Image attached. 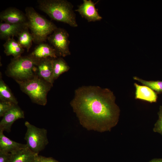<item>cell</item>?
Here are the masks:
<instances>
[{"mask_svg": "<svg viewBox=\"0 0 162 162\" xmlns=\"http://www.w3.org/2000/svg\"><path fill=\"white\" fill-rule=\"evenodd\" d=\"M113 92L97 86L76 89L70 102L80 124L88 130L110 131L118 124L120 114Z\"/></svg>", "mask_w": 162, "mask_h": 162, "instance_id": "6da1fadb", "label": "cell"}, {"mask_svg": "<svg viewBox=\"0 0 162 162\" xmlns=\"http://www.w3.org/2000/svg\"><path fill=\"white\" fill-rule=\"evenodd\" d=\"M39 9L51 19L66 23L71 27L78 26L74 6L66 0H38Z\"/></svg>", "mask_w": 162, "mask_h": 162, "instance_id": "7a4b0ae2", "label": "cell"}, {"mask_svg": "<svg viewBox=\"0 0 162 162\" xmlns=\"http://www.w3.org/2000/svg\"><path fill=\"white\" fill-rule=\"evenodd\" d=\"M27 26L30 30L33 42L38 44L44 43L57 28L54 23L37 13L32 7L25 8Z\"/></svg>", "mask_w": 162, "mask_h": 162, "instance_id": "3957f363", "label": "cell"}, {"mask_svg": "<svg viewBox=\"0 0 162 162\" xmlns=\"http://www.w3.org/2000/svg\"><path fill=\"white\" fill-rule=\"evenodd\" d=\"M38 60L29 55L13 58L7 67L6 74L15 81H22L31 79L36 75L34 70Z\"/></svg>", "mask_w": 162, "mask_h": 162, "instance_id": "277c9868", "label": "cell"}, {"mask_svg": "<svg viewBox=\"0 0 162 162\" xmlns=\"http://www.w3.org/2000/svg\"><path fill=\"white\" fill-rule=\"evenodd\" d=\"M15 81L33 102L42 106L46 104L47 94L53 86L51 84L36 75L27 80Z\"/></svg>", "mask_w": 162, "mask_h": 162, "instance_id": "5b68a950", "label": "cell"}, {"mask_svg": "<svg viewBox=\"0 0 162 162\" xmlns=\"http://www.w3.org/2000/svg\"><path fill=\"white\" fill-rule=\"evenodd\" d=\"M25 125L27 128L24 138L27 146L32 152L38 154L49 143L47 130L44 128H38L28 121L25 122Z\"/></svg>", "mask_w": 162, "mask_h": 162, "instance_id": "8992f818", "label": "cell"}, {"mask_svg": "<svg viewBox=\"0 0 162 162\" xmlns=\"http://www.w3.org/2000/svg\"><path fill=\"white\" fill-rule=\"evenodd\" d=\"M69 35L65 29L57 28L48 37L47 40L55 49L58 56L65 57L71 54Z\"/></svg>", "mask_w": 162, "mask_h": 162, "instance_id": "52a82bcc", "label": "cell"}, {"mask_svg": "<svg viewBox=\"0 0 162 162\" xmlns=\"http://www.w3.org/2000/svg\"><path fill=\"white\" fill-rule=\"evenodd\" d=\"M25 118L23 111L18 105L15 104L6 112L0 122V130L9 132L15 121Z\"/></svg>", "mask_w": 162, "mask_h": 162, "instance_id": "ba28073f", "label": "cell"}, {"mask_svg": "<svg viewBox=\"0 0 162 162\" xmlns=\"http://www.w3.org/2000/svg\"><path fill=\"white\" fill-rule=\"evenodd\" d=\"M83 3L75 10L88 22L100 21L102 17L99 15L98 9L95 8L96 3L91 0H83Z\"/></svg>", "mask_w": 162, "mask_h": 162, "instance_id": "9c48e42d", "label": "cell"}, {"mask_svg": "<svg viewBox=\"0 0 162 162\" xmlns=\"http://www.w3.org/2000/svg\"><path fill=\"white\" fill-rule=\"evenodd\" d=\"M0 19L4 22L10 24L27 25V18L26 14L14 7L8 8L1 12Z\"/></svg>", "mask_w": 162, "mask_h": 162, "instance_id": "30bf717a", "label": "cell"}, {"mask_svg": "<svg viewBox=\"0 0 162 162\" xmlns=\"http://www.w3.org/2000/svg\"><path fill=\"white\" fill-rule=\"evenodd\" d=\"M52 58L49 57L39 60L36 66L34 72L36 75L53 86L54 80L52 64Z\"/></svg>", "mask_w": 162, "mask_h": 162, "instance_id": "8fae6325", "label": "cell"}, {"mask_svg": "<svg viewBox=\"0 0 162 162\" xmlns=\"http://www.w3.org/2000/svg\"><path fill=\"white\" fill-rule=\"evenodd\" d=\"M29 55L37 60L49 57L56 58L58 57L54 48L51 45L44 43L38 44Z\"/></svg>", "mask_w": 162, "mask_h": 162, "instance_id": "7c38bea8", "label": "cell"}, {"mask_svg": "<svg viewBox=\"0 0 162 162\" xmlns=\"http://www.w3.org/2000/svg\"><path fill=\"white\" fill-rule=\"evenodd\" d=\"M135 88V99H140L150 103L157 102L158 94L149 87L140 85L136 82L134 83Z\"/></svg>", "mask_w": 162, "mask_h": 162, "instance_id": "4fadbf2b", "label": "cell"}, {"mask_svg": "<svg viewBox=\"0 0 162 162\" xmlns=\"http://www.w3.org/2000/svg\"><path fill=\"white\" fill-rule=\"evenodd\" d=\"M27 26V24H14L0 22V39L6 40L14 36L17 37L20 32Z\"/></svg>", "mask_w": 162, "mask_h": 162, "instance_id": "5bb4252c", "label": "cell"}, {"mask_svg": "<svg viewBox=\"0 0 162 162\" xmlns=\"http://www.w3.org/2000/svg\"><path fill=\"white\" fill-rule=\"evenodd\" d=\"M0 130V152L13 154L25 148L26 144H22L10 140Z\"/></svg>", "mask_w": 162, "mask_h": 162, "instance_id": "9a60e30c", "label": "cell"}, {"mask_svg": "<svg viewBox=\"0 0 162 162\" xmlns=\"http://www.w3.org/2000/svg\"><path fill=\"white\" fill-rule=\"evenodd\" d=\"M4 52L7 56L12 55L14 58H17L21 56L24 51L22 48L14 38H9L3 44Z\"/></svg>", "mask_w": 162, "mask_h": 162, "instance_id": "2e32d148", "label": "cell"}, {"mask_svg": "<svg viewBox=\"0 0 162 162\" xmlns=\"http://www.w3.org/2000/svg\"><path fill=\"white\" fill-rule=\"evenodd\" d=\"M11 154L10 162H32L38 155L32 152L27 146Z\"/></svg>", "mask_w": 162, "mask_h": 162, "instance_id": "e0dca14e", "label": "cell"}, {"mask_svg": "<svg viewBox=\"0 0 162 162\" xmlns=\"http://www.w3.org/2000/svg\"><path fill=\"white\" fill-rule=\"evenodd\" d=\"M53 77L56 80L63 73L68 71L70 68L62 58H53L52 60Z\"/></svg>", "mask_w": 162, "mask_h": 162, "instance_id": "ac0fdd59", "label": "cell"}, {"mask_svg": "<svg viewBox=\"0 0 162 162\" xmlns=\"http://www.w3.org/2000/svg\"><path fill=\"white\" fill-rule=\"evenodd\" d=\"M28 29V26L25 27L17 37L18 43L22 48H26L27 52L29 51L33 42V37Z\"/></svg>", "mask_w": 162, "mask_h": 162, "instance_id": "d6986e66", "label": "cell"}, {"mask_svg": "<svg viewBox=\"0 0 162 162\" xmlns=\"http://www.w3.org/2000/svg\"><path fill=\"white\" fill-rule=\"evenodd\" d=\"M0 100L2 101H8L18 104V102L8 86L2 80L0 79Z\"/></svg>", "mask_w": 162, "mask_h": 162, "instance_id": "ffe728a7", "label": "cell"}, {"mask_svg": "<svg viewBox=\"0 0 162 162\" xmlns=\"http://www.w3.org/2000/svg\"><path fill=\"white\" fill-rule=\"evenodd\" d=\"M134 80L141 83L152 89L158 94H162V81H148L143 80L136 76L133 77Z\"/></svg>", "mask_w": 162, "mask_h": 162, "instance_id": "44dd1931", "label": "cell"}, {"mask_svg": "<svg viewBox=\"0 0 162 162\" xmlns=\"http://www.w3.org/2000/svg\"><path fill=\"white\" fill-rule=\"evenodd\" d=\"M158 114V118L154 124L153 131L154 132L159 133L162 136V105L159 106Z\"/></svg>", "mask_w": 162, "mask_h": 162, "instance_id": "7402d4cb", "label": "cell"}, {"mask_svg": "<svg viewBox=\"0 0 162 162\" xmlns=\"http://www.w3.org/2000/svg\"><path fill=\"white\" fill-rule=\"evenodd\" d=\"M15 104L14 103L8 101L0 102V116L3 117L5 113Z\"/></svg>", "mask_w": 162, "mask_h": 162, "instance_id": "603a6c76", "label": "cell"}, {"mask_svg": "<svg viewBox=\"0 0 162 162\" xmlns=\"http://www.w3.org/2000/svg\"><path fill=\"white\" fill-rule=\"evenodd\" d=\"M11 154L0 152V162H10Z\"/></svg>", "mask_w": 162, "mask_h": 162, "instance_id": "cb8c5ba5", "label": "cell"}, {"mask_svg": "<svg viewBox=\"0 0 162 162\" xmlns=\"http://www.w3.org/2000/svg\"><path fill=\"white\" fill-rule=\"evenodd\" d=\"M41 162H58L53 158L50 157H46L40 156Z\"/></svg>", "mask_w": 162, "mask_h": 162, "instance_id": "d4e9b609", "label": "cell"}, {"mask_svg": "<svg viewBox=\"0 0 162 162\" xmlns=\"http://www.w3.org/2000/svg\"><path fill=\"white\" fill-rule=\"evenodd\" d=\"M148 162H162V159L161 158H154Z\"/></svg>", "mask_w": 162, "mask_h": 162, "instance_id": "484cf974", "label": "cell"}, {"mask_svg": "<svg viewBox=\"0 0 162 162\" xmlns=\"http://www.w3.org/2000/svg\"><path fill=\"white\" fill-rule=\"evenodd\" d=\"M32 162H41L40 156L38 155L34 158Z\"/></svg>", "mask_w": 162, "mask_h": 162, "instance_id": "4316f807", "label": "cell"}]
</instances>
